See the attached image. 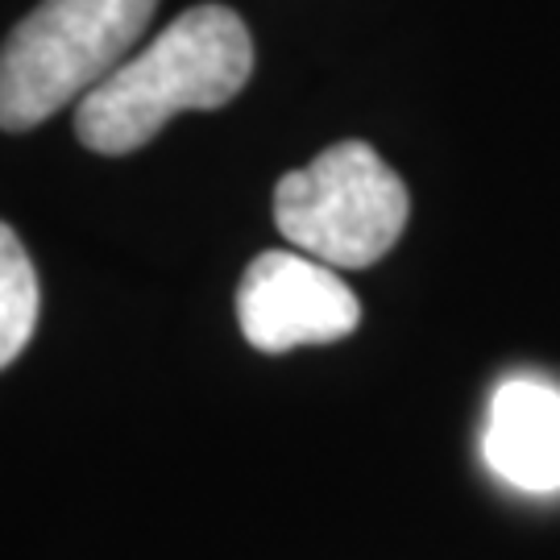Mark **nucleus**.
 I'll list each match as a JSON object with an SVG mask.
<instances>
[{"mask_svg":"<svg viewBox=\"0 0 560 560\" xmlns=\"http://www.w3.org/2000/svg\"><path fill=\"white\" fill-rule=\"evenodd\" d=\"M159 0H42L0 46V129L21 133L101 88Z\"/></svg>","mask_w":560,"mask_h":560,"instance_id":"2","label":"nucleus"},{"mask_svg":"<svg viewBox=\"0 0 560 560\" xmlns=\"http://www.w3.org/2000/svg\"><path fill=\"white\" fill-rule=\"evenodd\" d=\"M38 324V275L18 233L0 221V370L18 358Z\"/></svg>","mask_w":560,"mask_h":560,"instance_id":"6","label":"nucleus"},{"mask_svg":"<svg viewBox=\"0 0 560 560\" xmlns=\"http://www.w3.org/2000/svg\"><path fill=\"white\" fill-rule=\"evenodd\" d=\"M486 465L527 494L560 490V390L540 378H506L490 399Z\"/></svg>","mask_w":560,"mask_h":560,"instance_id":"5","label":"nucleus"},{"mask_svg":"<svg viewBox=\"0 0 560 560\" xmlns=\"http://www.w3.org/2000/svg\"><path fill=\"white\" fill-rule=\"evenodd\" d=\"M407 187L365 141H337L275 187V224L300 254L361 270L395 249L407 229Z\"/></svg>","mask_w":560,"mask_h":560,"instance_id":"3","label":"nucleus"},{"mask_svg":"<svg viewBox=\"0 0 560 560\" xmlns=\"http://www.w3.org/2000/svg\"><path fill=\"white\" fill-rule=\"evenodd\" d=\"M254 38L224 4H196L129 55L75 108V133L88 150L120 159L187 108H221L249 83Z\"/></svg>","mask_w":560,"mask_h":560,"instance_id":"1","label":"nucleus"},{"mask_svg":"<svg viewBox=\"0 0 560 560\" xmlns=\"http://www.w3.org/2000/svg\"><path fill=\"white\" fill-rule=\"evenodd\" d=\"M241 337L261 353H287L300 345H332L358 332L361 303L337 266L300 249H270L245 266L237 287Z\"/></svg>","mask_w":560,"mask_h":560,"instance_id":"4","label":"nucleus"}]
</instances>
